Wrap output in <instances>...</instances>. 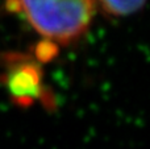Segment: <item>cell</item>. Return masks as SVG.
<instances>
[{"label":"cell","mask_w":150,"mask_h":149,"mask_svg":"<svg viewBox=\"0 0 150 149\" xmlns=\"http://www.w3.org/2000/svg\"><path fill=\"white\" fill-rule=\"evenodd\" d=\"M11 12L23 16L37 34L53 45H69L88 31L95 0H7Z\"/></svg>","instance_id":"6da1fadb"},{"label":"cell","mask_w":150,"mask_h":149,"mask_svg":"<svg viewBox=\"0 0 150 149\" xmlns=\"http://www.w3.org/2000/svg\"><path fill=\"white\" fill-rule=\"evenodd\" d=\"M7 86L16 102L28 106L42 94L41 71L30 63L15 66L8 74Z\"/></svg>","instance_id":"7a4b0ae2"},{"label":"cell","mask_w":150,"mask_h":149,"mask_svg":"<svg viewBox=\"0 0 150 149\" xmlns=\"http://www.w3.org/2000/svg\"><path fill=\"white\" fill-rule=\"evenodd\" d=\"M105 13L116 17L129 16L138 12L146 0H95Z\"/></svg>","instance_id":"3957f363"}]
</instances>
